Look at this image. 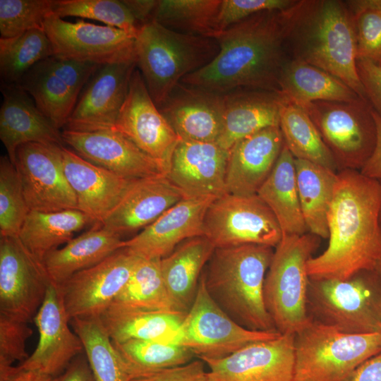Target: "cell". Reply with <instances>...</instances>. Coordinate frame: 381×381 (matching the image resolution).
Returning <instances> with one entry per match:
<instances>
[{"label": "cell", "mask_w": 381, "mask_h": 381, "mask_svg": "<svg viewBox=\"0 0 381 381\" xmlns=\"http://www.w3.org/2000/svg\"><path fill=\"white\" fill-rule=\"evenodd\" d=\"M304 3L258 13L219 33L218 54L181 83L219 94L241 87L278 93L285 50Z\"/></svg>", "instance_id": "1"}, {"label": "cell", "mask_w": 381, "mask_h": 381, "mask_svg": "<svg viewBox=\"0 0 381 381\" xmlns=\"http://www.w3.org/2000/svg\"><path fill=\"white\" fill-rule=\"evenodd\" d=\"M380 180L360 170L337 173L327 212L329 243L307 262L310 279H346L363 270H374L381 258Z\"/></svg>", "instance_id": "2"}, {"label": "cell", "mask_w": 381, "mask_h": 381, "mask_svg": "<svg viewBox=\"0 0 381 381\" xmlns=\"http://www.w3.org/2000/svg\"><path fill=\"white\" fill-rule=\"evenodd\" d=\"M273 253L272 247L254 244L215 248L202 274L212 299L234 321L251 330L277 332L264 299Z\"/></svg>", "instance_id": "3"}, {"label": "cell", "mask_w": 381, "mask_h": 381, "mask_svg": "<svg viewBox=\"0 0 381 381\" xmlns=\"http://www.w3.org/2000/svg\"><path fill=\"white\" fill-rule=\"evenodd\" d=\"M288 47L294 59L328 72L366 99L356 67L353 18L346 3L337 0L305 1Z\"/></svg>", "instance_id": "4"}, {"label": "cell", "mask_w": 381, "mask_h": 381, "mask_svg": "<svg viewBox=\"0 0 381 381\" xmlns=\"http://www.w3.org/2000/svg\"><path fill=\"white\" fill-rule=\"evenodd\" d=\"M134 49L136 66L157 106L185 76L207 65L219 51L213 38L179 32L155 20L140 28Z\"/></svg>", "instance_id": "5"}, {"label": "cell", "mask_w": 381, "mask_h": 381, "mask_svg": "<svg viewBox=\"0 0 381 381\" xmlns=\"http://www.w3.org/2000/svg\"><path fill=\"white\" fill-rule=\"evenodd\" d=\"M320 238L310 233L283 235L275 247L264 284L266 308L282 334H296L310 320L307 262Z\"/></svg>", "instance_id": "6"}, {"label": "cell", "mask_w": 381, "mask_h": 381, "mask_svg": "<svg viewBox=\"0 0 381 381\" xmlns=\"http://www.w3.org/2000/svg\"><path fill=\"white\" fill-rule=\"evenodd\" d=\"M310 318L351 334L381 332V279L363 270L346 279H310Z\"/></svg>", "instance_id": "7"}, {"label": "cell", "mask_w": 381, "mask_h": 381, "mask_svg": "<svg viewBox=\"0 0 381 381\" xmlns=\"http://www.w3.org/2000/svg\"><path fill=\"white\" fill-rule=\"evenodd\" d=\"M381 351V333L347 334L310 318L294 334V381H346Z\"/></svg>", "instance_id": "8"}, {"label": "cell", "mask_w": 381, "mask_h": 381, "mask_svg": "<svg viewBox=\"0 0 381 381\" xmlns=\"http://www.w3.org/2000/svg\"><path fill=\"white\" fill-rule=\"evenodd\" d=\"M280 334L251 330L234 321L210 296L202 274L193 303L169 343L188 349L204 361L225 358L249 344Z\"/></svg>", "instance_id": "9"}, {"label": "cell", "mask_w": 381, "mask_h": 381, "mask_svg": "<svg viewBox=\"0 0 381 381\" xmlns=\"http://www.w3.org/2000/svg\"><path fill=\"white\" fill-rule=\"evenodd\" d=\"M304 110L318 129L337 167L341 164L344 169L361 170L376 142L375 124L367 100L318 101Z\"/></svg>", "instance_id": "10"}, {"label": "cell", "mask_w": 381, "mask_h": 381, "mask_svg": "<svg viewBox=\"0 0 381 381\" xmlns=\"http://www.w3.org/2000/svg\"><path fill=\"white\" fill-rule=\"evenodd\" d=\"M204 236L215 248L248 244L275 248L283 234L275 216L257 194L226 193L208 207Z\"/></svg>", "instance_id": "11"}, {"label": "cell", "mask_w": 381, "mask_h": 381, "mask_svg": "<svg viewBox=\"0 0 381 381\" xmlns=\"http://www.w3.org/2000/svg\"><path fill=\"white\" fill-rule=\"evenodd\" d=\"M56 58L98 66L135 61V37L109 25L71 22L54 13L44 24Z\"/></svg>", "instance_id": "12"}, {"label": "cell", "mask_w": 381, "mask_h": 381, "mask_svg": "<svg viewBox=\"0 0 381 381\" xmlns=\"http://www.w3.org/2000/svg\"><path fill=\"white\" fill-rule=\"evenodd\" d=\"M99 66L52 56L35 65L16 85L28 92L38 109L60 130Z\"/></svg>", "instance_id": "13"}, {"label": "cell", "mask_w": 381, "mask_h": 381, "mask_svg": "<svg viewBox=\"0 0 381 381\" xmlns=\"http://www.w3.org/2000/svg\"><path fill=\"white\" fill-rule=\"evenodd\" d=\"M52 282L41 261L17 237L0 238V314L34 321Z\"/></svg>", "instance_id": "14"}, {"label": "cell", "mask_w": 381, "mask_h": 381, "mask_svg": "<svg viewBox=\"0 0 381 381\" xmlns=\"http://www.w3.org/2000/svg\"><path fill=\"white\" fill-rule=\"evenodd\" d=\"M62 146L28 143L17 148L13 164L30 211L77 209L75 195L64 172Z\"/></svg>", "instance_id": "15"}, {"label": "cell", "mask_w": 381, "mask_h": 381, "mask_svg": "<svg viewBox=\"0 0 381 381\" xmlns=\"http://www.w3.org/2000/svg\"><path fill=\"white\" fill-rule=\"evenodd\" d=\"M138 260L122 248L57 285L70 321L100 317L127 284Z\"/></svg>", "instance_id": "16"}, {"label": "cell", "mask_w": 381, "mask_h": 381, "mask_svg": "<svg viewBox=\"0 0 381 381\" xmlns=\"http://www.w3.org/2000/svg\"><path fill=\"white\" fill-rule=\"evenodd\" d=\"M110 131L130 140L169 172L181 138L152 99L138 69L133 73L127 96Z\"/></svg>", "instance_id": "17"}, {"label": "cell", "mask_w": 381, "mask_h": 381, "mask_svg": "<svg viewBox=\"0 0 381 381\" xmlns=\"http://www.w3.org/2000/svg\"><path fill=\"white\" fill-rule=\"evenodd\" d=\"M135 61L99 66L81 92L63 130L110 131L127 96Z\"/></svg>", "instance_id": "18"}, {"label": "cell", "mask_w": 381, "mask_h": 381, "mask_svg": "<svg viewBox=\"0 0 381 381\" xmlns=\"http://www.w3.org/2000/svg\"><path fill=\"white\" fill-rule=\"evenodd\" d=\"M207 364L208 381H294V335L255 341Z\"/></svg>", "instance_id": "19"}, {"label": "cell", "mask_w": 381, "mask_h": 381, "mask_svg": "<svg viewBox=\"0 0 381 381\" xmlns=\"http://www.w3.org/2000/svg\"><path fill=\"white\" fill-rule=\"evenodd\" d=\"M61 136L64 143L85 160L126 179L168 174L162 163L117 132L62 130Z\"/></svg>", "instance_id": "20"}, {"label": "cell", "mask_w": 381, "mask_h": 381, "mask_svg": "<svg viewBox=\"0 0 381 381\" xmlns=\"http://www.w3.org/2000/svg\"><path fill=\"white\" fill-rule=\"evenodd\" d=\"M34 322L40 339L33 353L18 365L57 377L84 351L79 337L69 327L58 286L51 283Z\"/></svg>", "instance_id": "21"}, {"label": "cell", "mask_w": 381, "mask_h": 381, "mask_svg": "<svg viewBox=\"0 0 381 381\" xmlns=\"http://www.w3.org/2000/svg\"><path fill=\"white\" fill-rule=\"evenodd\" d=\"M207 195L184 198L173 205L138 235L123 241V248L145 259H162L187 239L204 236V218L212 202Z\"/></svg>", "instance_id": "22"}, {"label": "cell", "mask_w": 381, "mask_h": 381, "mask_svg": "<svg viewBox=\"0 0 381 381\" xmlns=\"http://www.w3.org/2000/svg\"><path fill=\"white\" fill-rule=\"evenodd\" d=\"M229 151L217 143L181 140L176 145L168 178L186 198L226 193Z\"/></svg>", "instance_id": "23"}, {"label": "cell", "mask_w": 381, "mask_h": 381, "mask_svg": "<svg viewBox=\"0 0 381 381\" xmlns=\"http://www.w3.org/2000/svg\"><path fill=\"white\" fill-rule=\"evenodd\" d=\"M157 107L181 140H217L222 128L224 94L179 83Z\"/></svg>", "instance_id": "24"}, {"label": "cell", "mask_w": 381, "mask_h": 381, "mask_svg": "<svg viewBox=\"0 0 381 381\" xmlns=\"http://www.w3.org/2000/svg\"><path fill=\"white\" fill-rule=\"evenodd\" d=\"M284 145L279 126L264 128L236 143L229 150L227 193L256 195L272 172Z\"/></svg>", "instance_id": "25"}, {"label": "cell", "mask_w": 381, "mask_h": 381, "mask_svg": "<svg viewBox=\"0 0 381 381\" xmlns=\"http://www.w3.org/2000/svg\"><path fill=\"white\" fill-rule=\"evenodd\" d=\"M184 198L167 175L133 180L118 205L99 224L122 236L146 227Z\"/></svg>", "instance_id": "26"}, {"label": "cell", "mask_w": 381, "mask_h": 381, "mask_svg": "<svg viewBox=\"0 0 381 381\" xmlns=\"http://www.w3.org/2000/svg\"><path fill=\"white\" fill-rule=\"evenodd\" d=\"M66 177L77 200V209L100 224L118 205L133 180L97 166L61 147Z\"/></svg>", "instance_id": "27"}, {"label": "cell", "mask_w": 381, "mask_h": 381, "mask_svg": "<svg viewBox=\"0 0 381 381\" xmlns=\"http://www.w3.org/2000/svg\"><path fill=\"white\" fill-rule=\"evenodd\" d=\"M0 139L13 164L17 148L28 143L64 145L61 131L37 107L33 99L16 85H1Z\"/></svg>", "instance_id": "28"}, {"label": "cell", "mask_w": 381, "mask_h": 381, "mask_svg": "<svg viewBox=\"0 0 381 381\" xmlns=\"http://www.w3.org/2000/svg\"><path fill=\"white\" fill-rule=\"evenodd\" d=\"M282 98L274 92L234 90L224 94L222 128L216 143L226 150L264 128L279 126Z\"/></svg>", "instance_id": "29"}, {"label": "cell", "mask_w": 381, "mask_h": 381, "mask_svg": "<svg viewBox=\"0 0 381 381\" xmlns=\"http://www.w3.org/2000/svg\"><path fill=\"white\" fill-rule=\"evenodd\" d=\"M278 94L284 101L303 109L318 101L353 102L364 99L337 77L294 58L287 60L282 69Z\"/></svg>", "instance_id": "30"}, {"label": "cell", "mask_w": 381, "mask_h": 381, "mask_svg": "<svg viewBox=\"0 0 381 381\" xmlns=\"http://www.w3.org/2000/svg\"><path fill=\"white\" fill-rule=\"evenodd\" d=\"M123 241L120 235L95 224L63 248L47 254L42 264L52 283L59 285L122 248Z\"/></svg>", "instance_id": "31"}, {"label": "cell", "mask_w": 381, "mask_h": 381, "mask_svg": "<svg viewBox=\"0 0 381 381\" xmlns=\"http://www.w3.org/2000/svg\"><path fill=\"white\" fill-rule=\"evenodd\" d=\"M215 250L205 236L186 240L160 260L167 291L179 310L188 313L195 300L202 270Z\"/></svg>", "instance_id": "32"}, {"label": "cell", "mask_w": 381, "mask_h": 381, "mask_svg": "<svg viewBox=\"0 0 381 381\" xmlns=\"http://www.w3.org/2000/svg\"><path fill=\"white\" fill-rule=\"evenodd\" d=\"M257 195L275 216L283 235L308 233L298 197L295 158L285 145Z\"/></svg>", "instance_id": "33"}, {"label": "cell", "mask_w": 381, "mask_h": 381, "mask_svg": "<svg viewBox=\"0 0 381 381\" xmlns=\"http://www.w3.org/2000/svg\"><path fill=\"white\" fill-rule=\"evenodd\" d=\"M187 313L134 310L111 305L100 316L114 343L145 339L169 343Z\"/></svg>", "instance_id": "34"}, {"label": "cell", "mask_w": 381, "mask_h": 381, "mask_svg": "<svg viewBox=\"0 0 381 381\" xmlns=\"http://www.w3.org/2000/svg\"><path fill=\"white\" fill-rule=\"evenodd\" d=\"M91 223L95 222L77 209L50 212L30 211L17 238L42 262L47 254L67 243L75 233Z\"/></svg>", "instance_id": "35"}, {"label": "cell", "mask_w": 381, "mask_h": 381, "mask_svg": "<svg viewBox=\"0 0 381 381\" xmlns=\"http://www.w3.org/2000/svg\"><path fill=\"white\" fill-rule=\"evenodd\" d=\"M297 188L302 214L309 233L329 236L327 212L337 173L309 161L295 159Z\"/></svg>", "instance_id": "36"}, {"label": "cell", "mask_w": 381, "mask_h": 381, "mask_svg": "<svg viewBox=\"0 0 381 381\" xmlns=\"http://www.w3.org/2000/svg\"><path fill=\"white\" fill-rule=\"evenodd\" d=\"M279 128L284 145L295 159L336 171L337 165L332 154L304 109L282 99Z\"/></svg>", "instance_id": "37"}, {"label": "cell", "mask_w": 381, "mask_h": 381, "mask_svg": "<svg viewBox=\"0 0 381 381\" xmlns=\"http://www.w3.org/2000/svg\"><path fill=\"white\" fill-rule=\"evenodd\" d=\"M160 260L138 257L130 279L111 305L134 310L182 312L167 291Z\"/></svg>", "instance_id": "38"}, {"label": "cell", "mask_w": 381, "mask_h": 381, "mask_svg": "<svg viewBox=\"0 0 381 381\" xmlns=\"http://www.w3.org/2000/svg\"><path fill=\"white\" fill-rule=\"evenodd\" d=\"M80 339L95 381H128L130 375L100 317L70 321Z\"/></svg>", "instance_id": "39"}, {"label": "cell", "mask_w": 381, "mask_h": 381, "mask_svg": "<svg viewBox=\"0 0 381 381\" xmlns=\"http://www.w3.org/2000/svg\"><path fill=\"white\" fill-rule=\"evenodd\" d=\"M222 0H157L153 20L172 30L214 38Z\"/></svg>", "instance_id": "40"}, {"label": "cell", "mask_w": 381, "mask_h": 381, "mask_svg": "<svg viewBox=\"0 0 381 381\" xmlns=\"http://www.w3.org/2000/svg\"><path fill=\"white\" fill-rule=\"evenodd\" d=\"M112 343L123 361L130 378L185 365L195 356L186 347L158 341L129 339Z\"/></svg>", "instance_id": "41"}, {"label": "cell", "mask_w": 381, "mask_h": 381, "mask_svg": "<svg viewBox=\"0 0 381 381\" xmlns=\"http://www.w3.org/2000/svg\"><path fill=\"white\" fill-rule=\"evenodd\" d=\"M52 56V45L44 29H33L12 38H0L1 84L16 85L35 65Z\"/></svg>", "instance_id": "42"}, {"label": "cell", "mask_w": 381, "mask_h": 381, "mask_svg": "<svg viewBox=\"0 0 381 381\" xmlns=\"http://www.w3.org/2000/svg\"><path fill=\"white\" fill-rule=\"evenodd\" d=\"M54 14L64 18L95 20L125 31L135 38L143 27L124 0H56Z\"/></svg>", "instance_id": "43"}, {"label": "cell", "mask_w": 381, "mask_h": 381, "mask_svg": "<svg viewBox=\"0 0 381 381\" xmlns=\"http://www.w3.org/2000/svg\"><path fill=\"white\" fill-rule=\"evenodd\" d=\"M30 210L18 171L8 155L0 158V236L17 237Z\"/></svg>", "instance_id": "44"}, {"label": "cell", "mask_w": 381, "mask_h": 381, "mask_svg": "<svg viewBox=\"0 0 381 381\" xmlns=\"http://www.w3.org/2000/svg\"><path fill=\"white\" fill-rule=\"evenodd\" d=\"M346 2L354 25L357 59L381 65V0Z\"/></svg>", "instance_id": "45"}, {"label": "cell", "mask_w": 381, "mask_h": 381, "mask_svg": "<svg viewBox=\"0 0 381 381\" xmlns=\"http://www.w3.org/2000/svg\"><path fill=\"white\" fill-rule=\"evenodd\" d=\"M56 0H0V38H12L33 29H44L54 13Z\"/></svg>", "instance_id": "46"}, {"label": "cell", "mask_w": 381, "mask_h": 381, "mask_svg": "<svg viewBox=\"0 0 381 381\" xmlns=\"http://www.w3.org/2000/svg\"><path fill=\"white\" fill-rule=\"evenodd\" d=\"M32 332L28 323L0 314V380L6 377L15 361L28 358L25 344Z\"/></svg>", "instance_id": "47"}, {"label": "cell", "mask_w": 381, "mask_h": 381, "mask_svg": "<svg viewBox=\"0 0 381 381\" xmlns=\"http://www.w3.org/2000/svg\"><path fill=\"white\" fill-rule=\"evenodd\" d=\"M292 0H222L216 20L217 34L260 12L283 10L293 6Z\"/></svg>", "instance_id": "48"}, {"label": "cell", "mask_w": 381, "mask_h": 381, "mask_svg": "<svg viewBox=\"0 0 381 381\" xmlns=\"http://www.w3.org/2000/svg\"><path fill=\"white\" fill-rule=\"evenodd\" d=\"M202 360L132 377L128 381H208Z\"/></svg>", "instance_id": "49"}, {"label": "cell", "mask_w": 381, "mask_h": 381, "mask_svg": "<svg viewBox=\"0 0 381 381\" xmlns=\"http://www.w3.org/2000/svg\"><path fill=\"white\" fill-rule=\"evenodd\" d=\"M356 67L365 97L381 116V65L365 59H357Z\"/></svg>", "instance_id": "50"}, {"label": "cell", "mask_w": 381, "mask_h": 381, "mask_svg": "<svg viewBox=\"0 0 381 381\" xmlns=\"http://www.w3.org/2000/svg\"><path fill=\"white\" fill-rule=\"evenodd\" d=\"M376 129V142L374 150L360 171L365 176L381 179V116L372 109Z\"/></svg>", "instance_id": "51"}, {"label": "cell", "mask_w": 381, "mask_h": 381, "mask_svg": "<svg viewBox=\"0 0 381 381\" xmlns=\"http://www.w3.org/2000/svg\"><path fill=\"white\" fill-rule=\"evenodd\" d=\"M56 381H95L86 355L75 358Z\"/></svg>", "instance_id": "52"}, {"label": "cell", "mask_w": 381, "mask_h": 381, "mask_svg": "<svg viewBox=\"0 0 381 381\" xmlns=\"http://www.w3.org/2000/svg\"><path fill=\"white\" fill-rule=\"evenodd\" d=\"M346 381H381V351L358 366Z\"/></svg>", "instance_id": "53"}, {"label": "cell", "mask_w": 381, "mask_h": 381, "mask_svg": "<svg viewBox=\"0 0 381 381\" xmlns=\"http://www.w3.org/2000/svg\"><path fill=\"white\" fill-rule=\"evenodd\" d=\"M124 1L142 26L153 20L157 0H124Z\"/></svg>", "instance_id": "54"}, {"label": "cell", "mask_w": 381, "mask_h": 381, "mask_svg": "<svg viewBox=\"0 0 381 381\" xmlns=\"http://www.w3.org/2000/svg\"><path fill=\"white\" fill-rule=\"evenodd\" d=\"M57 377L39 370L24 369L17 365L13 366L1 381H56Z\"/></svg>", "instance_id": "55"}, {"label": "cell", "mask_w": 381, "mask_h": 381, "mask_svg": "<svg viewBox=\"0 0 381 381\" xmlns=\"http://www.w3.org/2000/svg\"><path fill=\"white\" fill-rule=\"evenodd\" d=\"M374 270L381 279V258L377 262Z\"/></svg>", "instance_id": "56"}, {"label": "cell", "mask_w": 381, "mask_h": 381, "mask_svg": "<svg viewBox=\"0 0 381 381\" xmlns=\"http://www.w3.org/2000/svg\"><path fill=\"white\" fill-rule=\"evenodd\" d=\"M380 181L381 184V179L380 180ZM379 222H380V226L381 228V204H380V213H379Z\"/></svg>", "instance_id": "57"}, {"label": "cell", "mask_w": 381, "mask_h": 381, "mask_svg": "<svg viewBox=\"0 0 381 381\" xmlns=\"http://www.w3.org/2000/svg\"><path fill=\"white\" fill-rule=\"evenodd\" d=\"M381 333V332H380Z\"/></svg>", "instance_id": "58"}]
</instances>
